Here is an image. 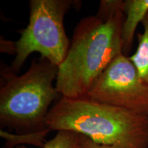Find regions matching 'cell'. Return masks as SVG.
Listing matches in <instances>:
<instances>
[{
    "label": "cell",
    "mask_w": 148,
    "mask_h": 148,
    "mask_svg": "<svg viewBox=\"0 0 148 148\" xmlns=\"http://www.w3.org/2000/svg\"><path fill=\"white\" fill-rule=\"evenodd\" d=\"M122 0H101L97 13L82 18L74 28L66 57L58 66L56 87L61 96L86 97L97 77L123 53Z\"/></svg>",
    "instance_id": "obj_1"
},
{
    "label": "cell",
    "mask_w": 148,
    "mask_h": 148,
    "mask_svg": "<svg viewBox=\"0 0 148 148\" xmlns=\"http://www.w3.org/2000/svg\"><path fill=\"white\" fill-rule=\"evenodd\" d=\"M50 131H70L98 144L148 148V116L92 101L61 96L47 116Z\"/></svg>",
    "instance_id": "obj_2"
},
{
    "label": "cell",
    "mask_w": 148,
    "mask_h": 148,
    "mask_svg": "<svg viewBox=\"0 0 148 148\" xmlns=\"http://www.w3.org/2000/svg\"><path fill=\"white\" fill-rule=\"evenodd\" d=\"M58 66L41 58L33 60L18 75L10 67L1 69L0 125L21 136H40L49 132L47 116L53 101L61 95L56 87Z\"/></svg>",
    "instance_id": "obj_3"
},
{
    "label": "cell",
    "mask_w": 148,
    "mask_h": 148,
    "mask_svg": "<svg viewBox=\"0 0 148 148\" xmlns=\"http://www.w3.org/2000/svg\"><path fill=\"white\" fill-rule=\"evenodd\" d=\"M79 3L73 0L29 1V23L18 31L21 36L14 42L16 56L10 66L12 71L17 73L34 52L55 65L62 63L71 44L64 29V16Z\"/></svg>",
    "instance_id": "obj_4"
},
{
    "label": "cell",
    "mask_w": 148,
    "mask_h": 148,
    "mask_svg": "<svg viewBox=\"0 0 148 148\" xmlns=\"http://www.w3.org/2000/svg\"><path fill=\"white\" fill-rule=\"evenodd\" d=\"M86 98L148 116V84L129 56L114 59L90 87Z\"/></svg>",
    "instance_id": "obj_5"
},
{
    "label": "cell",
    "mask_w": 148,
    "mask_h": 148,
    "mask_svg": "<svg viewBox=\"0 0 148 148\" xmlns=\"http://www.w3.org/2000/svg\"><path fill=\"white\" fill-rule=\"evenodd\" d=\"M125 17L122 27L123 53L128 56L134 43L136 27L148 12V0H125L123 1Z\"/></svg>",
    "instance_id": "obj_6"
},
{
    "label": "cell",
    "mask_w": 148,
    "mask_h": 148,
    "mask_svg": "<svg viewBox=\"0 0 148 148\" xmlns=\"http://www.w3.org/2000/svg\"><path fill=\"white\" fill-rule=\"evenodd\" d=\"M141 24L143 31L137 34V47L135 52L129 58L142 79L148 84V12L143 18Z\"/></svg>",
    "instance_id": "obj_7"
},
{
    "label": "cell",
    "mask_w": 148,
    "mask_h": 148,
    "mask_svg": "<svg viewBox=\"0 0 148 148\" xmlns=\"http://www.w3.org/2000/svg\"><path fill=\"white\" fill-rule=\"evenodd\" d=\"M79 134L70 131H58L53 138L47 141L42 148H77ZM15 148H27L21 145Z\"/></svg>",
    "instance_id": "obj_8"
},
{
    "label": "cell",
    "mask_w": 148,
    "mask_h": 148,
    "mask_svg": "<svg viewBox=\"0 0 148 148\" xmlns=\"http://www.w3.org/2000/svg\"><path fill=\"white\" fill-rule=\"evenodd\" d=\"M77 148H123L115 145H108L98 144L90 140L87 136L84 135L79 134L78 145Z\"/></svg>",
    "instance_id": "obj_9"
},
{
    "label": "cell",
    "mask_w": 148,
    "mask_h": 148,
    "mask_svg": "<svg viewBox=\"0 0 148 148\" xmlns=\"http://www.w3.org/2000/svg\"><path fill=\"white\" fill-rule=\"evenodd\" d=\"M1 136H7V137H8V140H7L6 143H5L3 148H14V146L17 145L15 142L14 141V140L12 139V137H11L10 135L9 134L8 136V133H5L4 131L2 130H1Z\"/></svg>",
    "instance_id": "obj_10"
}]
</instances>
